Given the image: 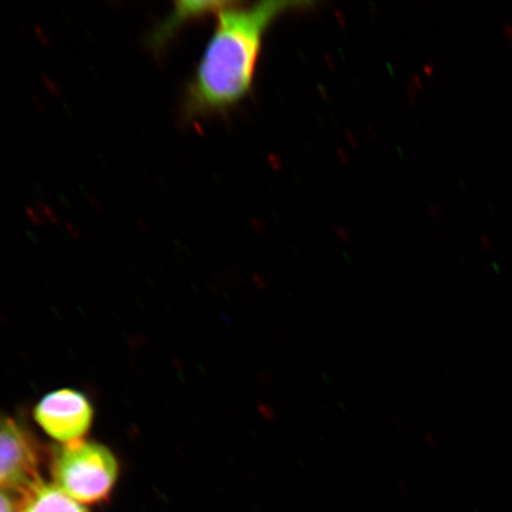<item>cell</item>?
Segmentation results:
<instances>
[{"label": "cell", "mask_w": 512, "mask_h": 512, "mask_svg": "<svg viewBox=\"0 0 512 512\" xmlns=\"http://www.w3.org/2000/svg\"><path fill=\"white\" fill-rule=\"evenodd\" d=\"M307 2H228L216 12L213 35L184 94L183 114L226 113L251 93L265 37L273 23Z\"/></svg>", "instance_id": "obj_1"}, {"label": "cell", "mask_w": 512, "mask_h": 512, "mask_svg": "<svg viewBox=\"0 0 512 512\" xmlns=\"http://www.w3.org/2000/svg\"><path fill=\"white\" fill-rule=\"evenodd\" d=\"M49 469L54 484L83 505L110 501L120 473L110 448L85 440L56 447Z\"/></svg>", "instance_id": "obj_2"}, {"label": "cell", "mask_w": 512, "mask_h": 512, "mask_svg": "<svg viewBox=\"0 0 512 512\" xmlns=\"http://www.w3.org/2000/svg\"><path fill=\"white\" fill-rule=\"evenodd\" d=\"M41 454L27 428L0 420V491L21 494L40 479Z\"/></svg>", "instance_id": "obj_3"}, {"label": "cell", "mask_w": 512, "mask_h": 512, "mask_svg": "<svg viewBox=\"0 0 512 512\" xmlns=\"http://www.w3.org/2000/svg\"><path fill=\"white\" fill-rule=\"evenodd\" d=\"M34 416L49 437L68 445L82 440L91 430L94 409L87 396L78 390L61 389L44 396Z\"/></svg>", "instance_id": "obj_4"}, {"label": "cell", "mask_w": 512, "mask_h": 512, "mask_svg": "<svg viewBox=\"0 0 512 512\" xmlns=\"http://www.w3.org/2000/svg\"><path fill=\"white\" fill-rule=\"evenodd\" d=\"M17 512H89L85 505L42 478L19 494Z\"/></svg>", "instance_id": "obj_5"}, {"label": "cell", "mask_w": 512, "mask_h": 512, "mask_svg": "<svg viewBox=\"0 0 512 512\" xmlns=\"http://www.w3.org/2000/svg\"><path fill=\"white\" fill-rule=\"evenodd\" d=\"M227 2H179L176 3L174 12L153 31L151 36L152 46L163 47L174 32L189 19L216 14Z\"/></svg>", "instance_id": "obj_6"}, {"label": "cell", "mask_w": 512, "mask_h": 512, "mask_svg": "<svg viewBox=\"0 0 512 512\" xmlns=\"http://www.w3.org/2000/svg\"><path fill=\"white\" fill-rule=\"evenodd\" d=\"M18 498L12 492L0 491V512H17Z\"/></svg>", "instance_id": "obj_7"}, {"label": "cell", "mask_w": 512, "mask_h": 512, "mask_svg": "<svg viewBox=\"0 0 512 512\" xmlns=\"http://www.w3.org/2000/svg\"><path fill=\"white\" fill-rule=\"evenodd\" d=\"M504 34L507 35L510 40H512V24L511 23H505L504 24Z\"/></svg>", "instance_id": "obj_8"}]
</instances>
